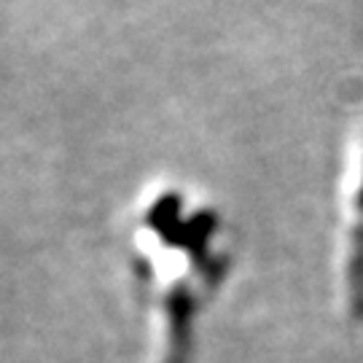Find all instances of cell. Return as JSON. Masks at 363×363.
Returning a JSON list of instances; mask_svg holds the SVG:
<instances>
[{"label": "cell", "mask_w": 363, "mask_h": 363, "mask_svg": "<svg viewBox=\"0 0 363 363\" xmlns=\"http://www.w3.org/2000/svg\"><path fill=\"white\" fill-rule=\"evenodd\" d=\"M358 229H355V242H352L350 256V288H352V307H363V183L358 189Z\"/></svg>", "instance_id": "6da1fadb"}]
</instances>
